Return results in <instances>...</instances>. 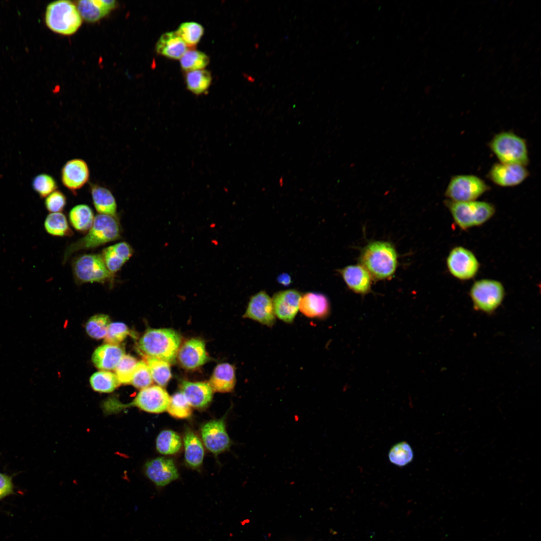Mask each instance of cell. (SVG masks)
I'll use <instances>...</instances> for the list:
<instances>
[{"instance_id":"cell-26","label":"cell","mask_w":541,"mask_h":541,"mask_svg":"<svg viewBox=\"0 0 541 541\" xmlns=\"http://www.w3.org/2000/svg\"><path fill=\"white\" fill-rule=\"evenodd\" d=\"M183 445L186 464L193 469L200 467L204 456V447L198 436L189 428L185 431Z\"/></svg>"},{"instance_id":"cell-1","label":"cell","mask_w":541,"mask_h":541,"mask_svg":"<svg viewBox=\"0 0 541 541\" xmlns=\"http://www.w3.org/2000/svg\"><path fill=\"white\" fill-rule=\"evenodd\" d=\"M398 253L390 242L382 240L371 241L361 250L359 257L360 264L377 281L392 278L397 269Z\"/></svg>"},{"instance_id":"cell-12","label":"cell","mask_w":541,"mask_h":541,"mask_svg":"<svg viewBox=\"0 0 541 541\" xmlns=\"http://www.w3.org/2000/svg\"><path fill=\"white\" fill-rule=\"evenodd\" d=\"M200 431L203 443L212 453L217 455L230 447L231 440L224 417L207 422L201 426Z\"/></svg>"},{"instance_id":"cell-43","label":"cell","mask_w":541,"mask_h":541,"mask_svg":"<svg viewBox=\"0 0 541 541\" xmlns=\"http://www.w3.org/2000/svg\"><path fill=\"white\" fill-rule=\"evenodd\" d=\"M129 334L127 325L121 322H115L109 325L105 342L107 344L118 345L123 341Z\"/></svg>"},{"instance_id":"cell-21","label":"cell","mask_w":541,"mask_h":541,"mask_svg":"<svg viewBox=\"0 0 541 541\" xmlns=\"http://www.w3.org/2000/svg\"><path fill=\"white\" fill-rule=\"evenodd\" d=\"M181 392L192 407L203 409L212 401L213 390L207 382L183 381Z\"/></svg>"},{"instance_id":"cell-40","label":"cell","mask_w":541,"mask_h":541,"mask_svg":"<svg viewBox=\"0 0 541 541\" xmlns=\"http://www.w3.org/2000/svg\"><path fill=\"white\" fill-rule=\"evenodd\" d=\"M138 362L137 359L130 355H124L115 369V374L120 383L127 384L131 383L132 377Z\"/></svg>"},{"instance_id":"cell-39","label":"cell","mask_w":541,"mask_h":541,"mask_svg":"<svg viewBox=\"0 0 541 541\" xmlns=\"http://www.w3.org/2000/svg\"><path fill=\"white\" fill-rule=\"evenodd\" d=\"M413 458V452L411 446L403 441L394 445L389 452L390 461L398 466H403L409 463Z\"/></svg>"},{"instance_id":"cell-11","label":"cell","mask_w":541,"mask_h":541,"mask_svg":"<svg viewBox=\"0 0 541 541\" xmlns=\"http://www.w3.org/2000/svg\"><path fill=\"white\" fill-rule=\"evenodd\" d=\"M446 265L449 273L456 279L465 281L477 274L479 262L469 249L458 246L452 248L447 257Z\"/></svg>"},{"instance_id":"cell-29","label":"cell","mask_w":541,"mask_h":541,"mask_svg":"<svg viewBox=\"0 0 541 541\" xmlns=\"http://www.w3.org/2000/svg\"><path fill=\"white\" fill-rule=\"evenodd\" d=\"M72 226L77 231L86 232L92 226L94 216L91 208L87 204H78L73 207L69 214Z\"/></svg>"},{"instance_id":"cell-34","label":"cell","mask_w":541,"mask_h":541,"mask_svg":"<svg viewBox=\"0 0 541 541\" xmlns=\"http://www.w3.org/2000/svg\"><path fill=\"white\" fill-rule=\"evenodd\" d=\"M146 363L153 381L160 387L166 386L171 377L169 363L157 358L147 357Z\"/></svg>"},{"instance_id":"cell-3","label":"cell","mask_w":541,"mask_h":541,"mask_svg":"<svg viewBox=\"0 0 541 541\" xmlns=\"http://www.w3.org/2000/svg\"><path fill=\"white\" fill-rule=\"evenodd\" d=\"M181 342L180 335L167 328L148 329L140 339L138 348L147 357L168 363L175 362Z\"/></svg>"},{"instance_id":"cell-37","label":"cell","mask_w":541,"mask_h":541,"mask_svg":"<svg viewBox=\"0 0 541 541\" xmlns=\"http://www.w3.org/2000/svg\"><path fill=\"white\" fill-rule=\"evenodd\" d=\"M166 411L172 417L178 419H186L192 414V407L183 394L180 391L170 397Z\"/></svg>"},{"instance_id":"cell-6","label":"cell","mask_w":541,"mask_h":541,"mask_svg":"<svg viewBox=\"0 0 541 541\" xmlns=\"http://www.w3.org/2000/svg\"><path fill=\"white\" fill-rule=\"evenodd\" d=\"M444 204L456 224L463 230L483 224L495 212L494 205L486 201H454L447 199Z\"/></svg>"},{"instance_id":"cell-7","label":"cell","mask_w":541,"mask_h":541,"mask_svg":"<svg viewBox=\"0 0 541 541\" xmlns=\"http://www.w3.org/2000/svg\"><path fill=\"white\" fill-rule=\"evenodd\" d=\"M45 20L50 30L64 35L75 33L82 21L77 6L71 1L66 0L49 4L46 8Z\"/></svg>"},{"instance_id":"cell-24","label":"cell","mask_w":541,"mask_h":541,"mask_svg":"<svg viewBox=\"0 0 541 541\" xmlns=\"http://www.w3.org/2000/svg\"><path fill=\"white\" fill-rule=\"evenodd\" d=\"M117 5L114 0H81L77 8L82 19L88 22H95L105 16Z\"/></svg>"},{"instance_id":"cell-32","label":"cell","mask_w":541,"mask_h":541,"mask_svg":"<svg viewBox=\"0 0 541 541\" xmlns=\"http://www.w3.org/2000/svg\"><path fill=\"white\" fill-rule=\"evenodd\" d=\"M44 227L49 234L55 236H71L73 233L65 215L62 212L48 214L45 220Z\"/></svg>"},{"instance_id":"cell-33","label":"cell","mask_w":541,"mask_h":541,"mask_svg":"<svg viewBox=\"0 0 541 541\" xmlns=\"http://www.w3.org/2000/svg\"><path fill=\"white\" fill-rule=\"evenodd\" d=\"M90 383L94 390L101 393L112 392L121 384L115 374L107 371L94 373L90 378Z\"/></svg>"},{"instance_id":"cell-22","label":"cell","mask_w":541,"mask_h":541,"mask_svg":"<svg viewBox=\"0 0 541 541\" xmlns=\"http://www.w3.org/2000/svg\"><path fill=\"white\" fill-rule=\"evenodd\" d=\"M134 250L127 242L122 241L105 248L101 254L108 270L114 275L132 256Z\"/></svg>"},{"instance_id":"cell-36","label":"cell","mask_w":541,"mask_h":541,"mask_svg":"<svg viewBox=\"0 0 541 541\" xmlns=\"http://www.w3.org/2000/svg\"><path fill=\"white\" fill-rule=\"evenodd\" d=\"M175 33L187 47H192L198 44L204 34L203 26L194 22L181 24Z\"/></svg>"},{"instance_id":"cell-44","label":"cell","mask_w":541,"mask_h":541,"mask_svg":"<svg viewBox=\"0 0 541 541\" xmlns=\"http://www.w3.org/2000/svg\"><path fill=\"white\" fill-rule=\"evenodd\" d=\"M66 203L67 199L65 194L60 190H55L47 196L45 205L50 213L61 212Z\"/></svg>"},{"instance_id":"cell-13","label":"cell","mask_w":541,"mask_h":541,"mask_svg":"<svg viewBox=\"0 0 541 541\" xmlns=\"http://www.w3.org/2000/svg\"><path fill=\"white\" fill-rule=\"evenodd\" d=\"M243 317L267 327H273L276 323V317L272 298L264 291L254 294L249 300Z\"/></svg>"},{"instance_id":"cell-5","label":"cell","mask_w":541,"mask_h":541,"mask_svg":"<svg viewBox=\"0 0 541 541\" xmlns=\"http://www.w3.org/2000/svg\"><path fill=\"white\" fill-rule=\"evenodd\" d=\"M488 145L500 163L525 167L529 164L526 141L513 132L502 131L496 134Z\"/></svg>"},{"instance_id":"cell-45","label":"cell","mask_w":541,"mask_h":541,"mask_svg":"<svg viewBox=\"0 0 541 541\" xmlns=\"http://www.w3.org/2000/svg\"><path fill=\"white\" fill-rule=\"evenodd\" d=\"M13 490L12 476L0 472V499L13 493Z\"/></svg>"},{"instance_id":"cell-38","label":"cell","mask_w":541,"mask_h":541,"mask_svg":"<svg viewBox=\"0 0 541 541\" xmlns=\"http://www.w3.org/2000/svg\"><path fill=\"white\" fill-rule=\"evenodd\" d=\"M109 316L105 314H97L92 316L87 322L85 329L88 335L95 339L105 337L108 327L110 324Z\"/></svg>"},{"instance_id":"cell-18","label":"cell","mask_w":541,"mask_h":541,"mask_svg":"<svg viewBox=\"0 0 541 541\" xmlns=\"http://www.w3.org/2000/svg\"><path fill=\"white\" fill-rule=\"evenodd\" d=\"M177 357L181 365L188 370L197 368L209 360L204 342L197 338L186 341L179 348Z\"/></svg>"},{"instance_id":"cell-10","label":"cell","mask_w":541,"mask_h":541,"mask_svg":"<svg viewBox=\"0 0 541 541\" xmlns=\"http://www.w3.org/2000/svg\"><path fill=\"white\" fill-rule=\"evenodd\" d=\"M490 187L481 178L472 174L452 176L445 191V196L454 201H470L489 191Z\"/></svg>"},{"instance_id":"cell-14","label":"cell","mask_w":541,"mask_h":541,"mask_svg":"<svg viewBox=\"0 0 541 541\" xmlns=\"http://www.w3.org/2000/svg\"><path fill=\"white\" fill-rule=\"evenodd\" d=\"M525 166L502 163L493 164L488 172V178L496 185L513 187L522 183L529 176Z\"/></svg>"},{"instance_id":"cell-27","label":"cell","mask_w":541,"mask_h":541,"mask_svg":"<svg viewBox=\"0 0 541 541\" xmlns=\"http://www.w3.org/2000/svg\"><path fill=\"white\" fill-rule=\"evenodd\" d=\"M187 46L174 32L163 34L156 44V52L163 56L174 60L180 59L187 49Z\"/></svg>"},{"instance_id":"cell-25","label":"cell","mask_w":541,"mask_h":541,"mask_svg":"<svg viewBox=\"0 0 541 541\" xmlns=\"http://www.w3.org/2000/svg\"><path fill=\"white\" fill-rule=\"evenodd\" d=\"M208 383L213 392L220 393L231 392L236 383L234 366L228 363L217 365L215 367Z\"/></svg>"},{"instance_id":"cell-46","label":"cell","mask_w":541,"mask_h":541,"mask_svg":"<svg viewBox=\"0 0 541 541\" xmlns=\"http://www.w3.org/2000/svg\"><path fill=\"white\" fill-rule=\"evenodd\" d=\"M277 281L279 284L285 286H289L292 282L291 277L287 273L280 274L277 278Z\"/></svg>"},{"instance_id":"cell-28","label":"cell","mask_w":541,"mask_h":541,"mask_svg":"<svg viewBox=\"0 0 541 541\" xmlns=\"http://www.w3.org/2000/svg\"><path fill=\"white\" fill-rule=\"evenodd\" d=\"M90 192L94 206L100 214L117 217V203L112 192L97 184H91Z\"/></svg>"},{"instance_id":"cell-23","label":"cell","mask_w":541,"mask_h":541,"mask_svg":"<svg viewBox=\"0 0 541 541\" xmlns=\"http://www.w3.org/2000/svg\"><path fill=\"white\" fill-rule=\"evenodd\" d=\"M124 355V349L118 345L107 343L96 349L92 361L97 368L111 370L116 368Z\"/></svg>"},{"instance_id":"cell-42","label":"cell","mask_w":541,"mask_h":541,"mask_svg":"<svg viewBox=\"0 0 541 541\" xmlns=\"http://www.w3.org/2000/svg\"><path fill=\"white\" fill-rule=\"evenodd\" d=\"M153 379L146 362H138L133 372L131 384L135 388L143 389L150 386Z\"/></svg>"},{"instance_id":"cell-41","label":"cell","mask_w":541,"mask_h":541,"mask_svg":"<svg viewBox=\"0 0 541 541\" xmlns=\"http://www.w3.org/2000/svg\"><path fill=\"white\" fill-rule=\"evenodd\" d=\"M32 187L41 197L44 198L56 190L58 185L53 176L41 173L34 178Z\"/></svg>"},{"instance_id":"cell-30","label":"cell","mask_w":541,"mask_h":541,"mask_svg":"<svg viewBox=\"0 0 541 541\" xmlns=\"http://www.w3.org/2000/svg\"><path fill=\"white\" fill-rule=\"evenodd\" d=\"M182 446V440L179 434L171 430H164L157 435L156 448L160 453L167 455L179 452Z\"/></svg>"},{"instance_id":"cell-15","label":"cell","mask_w":541,"mask_h":541,"mask_svg":"<svg viewBox=\"0 0 541 541\" xmlns=\"http://www.w3.org/2000/svg\"><path fill=\"white\" fill-rule=\"evenodd\" d=\"M302 295L295 289H289L275 293L272 298L275 316L287 324H292L299 311Z\"/></svg>"},{"instance_id":"cell-19","label":"cell","mask_w":541,"mask_h":541,"mask_svg":"<svg viewBox=\"0 0 541 541\" xmlns=\"http://www.w3.org/2000/svg\"><path fill=\"white\" fill-rule=\"evenodd\" d=\"M347 287L353 292L365 295L371 290L372 278L361 264L347 265L338 270Z\"/></svg>"},{"instance_id":"cell-2","label":"cell","mask_w":541,"mask_h":541,"mask_svg":"<svg viewBox=\"0 0 541 541\" xmlns=\"http://www.w3.org/2000/svg\"><path fill=\"white\" fill-rule=\"evenodd\" d=\"M121 227L117 217L99 214L87 233L70 244L64 252V263L79 250L93 249L121 238Z\"/></svg>"},{"instance_id":"cell-9","label":"cell","mask_w":541,"mask_h":541,"mask_svg":"<svg viewBox=\"0 0 541 541\" xmlns=\"http://www.w3.org/2000/svg\"><path fill=\"white\" fill-rule=\"evenodd\" d=\"M474 308L488 314L494 312L502 304L505 290L499 281L482 279L475 282L469 291Z\"/></svg>"},{"instance_id":"cell-31","label":"cell","mask_w":541,"mask_h":541,"mask_svg":"<svg viewBox=\"0 0 541 541\" xmlns=\"http://www.w3.org/2000/svg\"><path fill=\"white\" fill-rule=\"evenodd\" d=\"M188 89L196 95L204 93L208 89L212 81L211 73L206 70L187 72L185 76Z\"/></svg>"},{"instance_id":"cell-35","label":"cell","mask_w":541,"mask_h":541,"mask_svg":"<svg viewBox=\"0 0 541 541\" xmlns=\"http://www.w3.org/2000/svg\"><path fill=\"white\" fill-rule=\"evenodd\" d=\"M209 62V58L206 54L192 48L187 50L180 59L181 67L186 72L202 70Z\"/></svg>"},{"instance_id":"cell-20","label":"cell","mask_w":541,"mask_h":541,"mask_svg":"<svg viewBox=\"0 0 541 541\" xmlns=\"http://www.w3.org/2000/svg\"><path fill=\"white\" fill-rule=\"evenodd\" d=\"M299 310L307 318L324 320L330 314L331 305L324 294L307 292L301 296Z\"/></svg>"},{"instance_id":"cell-16","label":"cell","mask_w":541,"mask_h":541,"mask_svg":"<svg viewBox=\"0 0 541 541\" xmlns=\"http://www.w3.org/2000/svg\"><path fill=\"white\" fill-rule=\"evenodd\" d=\"M146 476L158 486H164L179 477L173 460L167 457H157L147 461L144 466Z\"/></svg>"},{"instance_id":"cell-8","label":"cell","mask_w":541,"mask_h":541,"mask_svg":"<svg viewBox=\"0 0 541 541\" xmlns=\"http://www.w3.org/2000/svg\"><path fill=\"white\" fill-rule=\"evenodd\" d=\"M72 267L76 280L80 284H113L114 275L108 270L101 254H83L74 260Z\"/></svg>"},{"instance_id":"cell-17","label":"cell","mask_w":541,"mask_h":541,"mask_svg":"<svg viewBox=\"0 0 541 541\" xmlns=\"http://www.w3.org/2000/svg\"><path fill=\"white\" fill-rule=\"evenodd\" d=\"M90 170L87 162L74 158L66 162L61 169V178L63 185L73 193L82 188L89 181Z\"/></svg>"},{"instance_id":"cell-4","label":"cell","mask_w":541,"mask_h":541,"mask_svg":"<svg viewBox=\"0 0 541 541\" xmlns=\"http://www.w3.org/2000/svg\"><path fill=\"white\" fill-rule=\"evenodd\" d=\"M170 400L167 392L159 386H151L141 389L135 398L127 404L116 399H108L103 404L107 414L117 413L130 407H136L150 413H160L166 411Z\"/></svg>"},{"instance_id":"cell-47","label":"cell","mask_w":541,"mask_h":541,"mask_svg":"<svg viewBox=\"0 0 541 541\" xmlns=\"http://www.w3.org/2000/svg\"><path fill=\"white\" fill-rule=\"evenodd\" d=\"M280 181V186H282V185H283V179H282V178H281V179H280V181Z\"/></svg>"}]
</instances>
